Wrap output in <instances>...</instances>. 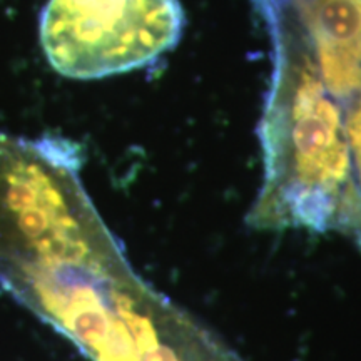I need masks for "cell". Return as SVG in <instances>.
<instances>
[{"label":"cell","instance_id":"1","mask_svg":"<svg viewBox=\"0 0 361 361\" xmlns=\"http://www.w3.org/2000/svg\"><path fill=\"white\" fill-rule=\"evenodd\" d=\"M183 27L179 0H49L40 44L59 74L101 79L156 61Z\"/></svg>","mask_w":361,"mask_h":361}]
</instances>
